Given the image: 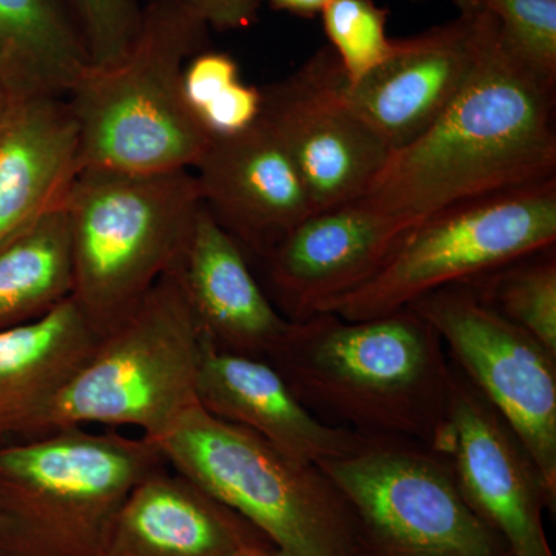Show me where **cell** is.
I'll return each instance as SVG.
<instances>
[{"label": "cell", "instance_id": "obj_22", "mask_svg": "<svg viewBox=\"0 0 556 556\" xmlns=\"http://www.w3.org/2000/svg\"><path fill=\"white\" fill-rule=\"evenodd\" d=\"M72 291V239L62 204L0 247V329L42 317Z\"/></svg>", "mask_w": 556, "mask_h": 556}, {"label": "cell", "instance_id": "obj_12", "mask_svg": "<svg viewBox=\"0 0 556 556\" xmlns=\"http://www.w3.org/2000/svg\"><path fill=\"white\" fill-rule=\"evenodd\" d=\"M437 452L447 457L468 506L511 556H555L544 514L555 515L556 496L515 431L455 364Z\"/></svg>", "mask_w": 556, "mask_h": 556}, {"label": "cell", "instance_id": "obj_24", "mask_svg": "<svg viewBox=\"0 0 556 556\" xmlns=\"http://www.w3.org/2000/svg\"><path fill=\"white\" fill-rule=\"evenodd\" d=\"M186 104L211 138L232 137L262 115V89L244 84L237 61L219 51L193 54L182 72Z\"/></svg>", "mask_w": 556, "mask_h": 556}, {"label": "cell", "instance_id": "obj_18", "mask_svg": "<svg viewBox=\"0 0 556 556\" xmlns=\"http://www.w3.org/2000/svg\"><path fill=\"white\" fill-rule=\"evenodd\" d=\"M181 274L203 339L219 351L268 361L291 321L260 287L243 249L204 204L182 255Z\"/></svg>", "mask_w": 556, "mask_h": 556}, {"label": "cell", "instance_id": "obj_32", "mask_svg": "<svg viewBox=\"0 0 556 556\" xmlns=\"http://www.w3.org/2000/svg\"><path fill=\"white\" fill-rule=\"evenodd\" d=\"M9 104V100H7L5 91H3L2 86H0V113L3 112V109Z\"/></svg>", "mask_w": 556, "mask_h": 556}, {"label": "cell", "instance_id": "obj_4", "mask_svg": "<svg viewBox=\"0 0 556 556\" xmlns=\"http://www.w3.org/2000/svg\"><path fill=\"white\" fill-rule=\"evenodd\" d=\"M166 464L149 438L109 428L0 442V522L17 556H104L126 497Z\"/></svg>", "mask_w": 556, "mask_h": 556}, {"label": "cell", "instance_id": "obj_21", "mask_svg": "<svg viewBox=\"0 0 556 556\" xmlns=\"http://www.w3.org/2000/svg\"><path fill=\"white\" fill-rule=\"evenodd\" d=\"M89 67L65 0H0V86L9 102L67 98Z\"/></svg>", "mask_w": 556, "mask_h": 556}, {"label": "cell", "instance_id": "obj_20", "mask_svg": "<svg viewBox=\"0 0 556 556\" xmlns=\"http://www.w3.org/2000/svg\"><path fill=\"white\" fill-rule=\"evenodd\" d=\"M98 338L72 298L42 317L0 329V442L38 437L54 399Z\"/></svg>", "mask_w": 556, "mask_h": 556}, {"label": "cell", "instance_id": "obj_31", "mask_svg": "<svg viewBox=\"0 0 556 556\" xmlns=\"http://www.w3.org/2000/svg\"><path fill=\"white\" fill-rule=\"evenodd\" d=\"M0 556H17L2 522H0Z\"/></svg>", "mask_w": 556, "mask_h": 556}, {"label": "cell", "instance_id": "obj_27", "mask_svg": "<svg viewBox=\"0 0 556 556\" xmlns=\"http://www.w3.org/2000/svg\"><path fill=\"white\" fill-rule=\"evenodd\" d=\"M86 43L91 67L118 62L137 38L142 10L139 0H65Z\"/></svg>", "mask_w": 556, "mask_h": 556}, {"label": "cell", "instance_id": "obj_11", "mask_svg": "<svg viewBox=\"0 0 556 556\" xmlns=\"http://www.w3.org/2000/svg\"><path fill=\"white\" fill-rule=\"evenodd\" d=\"M346 76L331 47L262 89V118L303 179L314 212L356 203L391 150L350 108Z\"/></svg>", "mask_w": 556, "mask_h": 556}, {"label": "cell", "instance_id": "obj_9", "mask_svg": "<svg viewBox=\"0 0 556 556\" xmlns=\"http://www.w3.org/2000/svg\"><path fill=\"white\" fill-rule=\"evenodd\" d=\"M555 241L556 177L467 201L409 229L375 276L317 314L386 316L437 289L555 248Z\"/></svg>", "mask_w": 556, "mask_h": 556}, {"label": "cell", "instance_id": "obj_28", "mask_svg": "<svg viewBox=\"0 0 556 556\" xmlns=\"http://www.w3.org/2000/svg\"><path fill=\"white\" fill-rule=\"evenodd\" d=\"M218 30H237L257 20L260 0H179Z\"/></svg>", "mask_w": 556, "mask_h": 556}, {"label": "cell", "instance_id": "obj_17", "mask_svg": "<svg viewBox=\"0 0 556 556\" xmlns=\"http://www.w3.org/2000/svg\"><path fill=\"white\" fill-rule=\"evenodd\" d=\"M203 342L197 399L212 416L248 428L288 455L316 466L361 444L362 433L314 416L265 358L226 353Z\"/></svg>", "mask_w": 556, "mask_h": 556}, {"label": "cell", "instance_id": "obj_26", "mask_svg": "<svg viewBox=\"0 0 556 556\" xmlns=\"http://www.w3.org/2000/svg\"><path fill=\"white\" fill-rule=\"evenodd\" d=\"M320 14L348 84L367 76L394 49L387 36L388 11L372 0H331Z\"/></svg>", "mask_w": 556, "mask_h": 556}, {"label": "cell", "instance_id": "obj_7", "mask_svg": "<svg viewBox=\"0 0 556 556\" xmlns=\"http://www.w3.org/2000/svg\"><path fill=\"white\" fill-rule=\"evenodd\" d=\"M203 336L181 262L109 331L54 399L39 434L65 428H135L155 442L199 404Z\"/></svg>", "mask_w": 556, "mask_h": 556}, {"label": "cell", "instance_id": "obj_30", "mask_svg": "<svg viewBox=\"0 0 556 556\" xmlns=\"http://www.w3.org/2000/svg\"><path fill=\"white\" fill-rule=\"evenodd\" d=\"M237 556H285L273 544H268V546L249 548V551L243 552V554Z\"/></svg>", "mask_w": 556, "mask_h": 556}, {"label": "cell", "instance_id": "obj_6", "mask_svg": "<svg viewBox=\"0 0 556 556\" xmlns=\"http://www.w3.org/2000/svg\"><path fill=\"white\" fill-rule=\"evenodd\" d=\"M155 444L174 470L257 527L285 556H354L353 510L316 464L200 404Z\"/></svg>", "mask_w": 556, "mask_h": 556}, {"label": "cell", "instance_id": "obj_1", "mask_svg": "<svg viewBox=\"0 0 556 556\" xmlns=\"http://www.w3.org/2000/svg\"><path fill=\"white\" fill-rule=\"evenodd\" d=\"M460 13V11H459ZM479 21L466 86L419 138L393 150L356 203L415 228L445 208L556 177L555 89Z\"/></svg>", "mask_w": 556, "mask_h": 556}, {"label": "cell", "instance_id": "obj_2", "mask_svg": "<svg viewBox=\"0 0 556 556\" xmlns=\"http://www.w3.org/2000/svg\"><path fill=\"white\" fill-rule=\"evenodd\" d=\"M268 362L324 422L433 450L444 438L452 358L413 306L368 320L291 321Z\"/></svg>", "mask_w": 556, "mask_h": 556}, {"label": "cell", "instance_id": "obj_10", "mask_svg": "<svg viewBox=\"0 0 556 556\" xmlns=\"http://www.w3.org/2000/svg\"><path fill=\"white\" fill-rule=\"evenodd\" d=\"M409 306L437 329L453 364L504 417L556 496V357L468 283Z\"/></svg>", "mask_w": 556, "mask_h": 556}, {"label": "cell", "instance_id": "obj_15", "mask_svg": "<svg viewBox=\"0 0 556 556\" xmlns=\"http://www.w3.org/2000/svg\"><path fill=\"white\" fill-rule=\"evenodd\" d=\"M479 56V21L456 20L407 39H394L382 64L345 87L350 108L391 152L430 129L466 86Z\"/></svg>", "mask_w": 556, "mask_h": 556}, {"label": "cell", "instance_id": "obj_5", "mask_svg": "<svg viewBox=\"0 0 556 556\" xmlns=\"http://www.w3.org/2000/svg\"><path fill=\"white\" fill-rule=\"evenodd\" d=\"M201 204L192 170H80L64 201L70 298L98 334L123 320L181 262Z\"/></svg>", "mask_w": 556, "mask_h": 556}, {"label": "cell", "instance_id": "obj_25", "mask_svg": "<svg viewBox=\"0 0 556 556\" xmlns=\"http://www.w3.org/2000/svg\"><path fill=\"white\" fill-rule=\"evenodd\" d=\"M457 11L485 13L504 47L556 87V0H450Z\"/></svg>", "mask_w": 556, "mask_h": 556}, {"label": "cell", "instance_id": "obj_13", "mask_svg": "<svg viewBox=\"0 0 556 556\" xmlns=\"http://www.w3.org/2000/svg\"><path fill=\"white\" fill-rule=\"evenodd\" d=\"M192 174L204 207L258 260L316 214L294 161L262 115L240 134L212 138Z\"/></svg>", "mask_w": 556, "mask_h": 556}, {"label": "cell", "instance_id": "obj_23", "mask_svg": "<svg viewBox=\"0 0 556 556\" xmlns=\"http://www.w3.org/2000/svg\"><path fill=\"white\" fill-rule=\"evenodd\" d=\"M479 298L556 357L555 248L468 280Z\"/></svg>", "mask_w": 556, "mask_h": 556}, {"label": "cell", "instance_id": "obj_14", "mask_svg": "<svg viewBox=\"0 0 556 556\" xmlns=\"http://www.w3.org/2000/svg\"><path fill=\"white\" fill-rule=\"evenodd\" d=\"M409 229L361 203L309 215L262 260L270 300L289 321L316 316L375 276Z\"/></svg>", "mask_w": 556, "mask_h": 556}, {"label": "cell", "instance_id": "obj_3", "mask_svg": "<svg viewBox=\"0 0 556 556\" xmlns=\"http://www.w3.org/2000/svg\"><path fill=\"white\" fill-rule=\"evenodd\" d=\"M207 28L179 0H152L127 53L108 67L90 65L67 97L83 169H193L212 138L186 104L182 72L206 50Z\"/></svg>", "mask_w": 556, "mask_h": 556}, {"label": "cell", "instance_id": "obj_8", "mask_svg": "<svg viewBox=\"0 0 556 556\" xmlns=\"http://www.w3.org/2000/svg\"><path fill=\"white\" fill-rule=\"evenodd\" d=\"M354 515V556H511L460 493L447 457L412 439L362 434L318 466Z\"/></svg>", "mask_w": 556, "mask_h": 556}, {"label": "cell", "instance_id": "obj_16", "mask_svg": "<svg viewBox=\"0 0 556 556\" xmlns=\"http://www.w3.org/2000/svg\"><path fill=\"white\" fill-rule=\"evenodd\" d=\"M268 544L257 527L166 464L126 497L104 556H237Z\"/></svg>", "mask_w": 556, "mask_h": 556}, {"label": "cell", "instance_id": "obj_29", "mask_svg": "<svg viewBox=\"0 0 556 556\" xmlns=\"http://www.w3.org/2000/svg\"><path fill=\"white\" fill-rule=\"evenodd\" d=\"M268 2L274 9L311 17L320 14L331 0H268Z\"/></svg>", "mask_w": 556, "mask_h": 556}, {"label": "cell", "instance_id": "obj_19", "mask_svg": "<svg viewBox=\"0 0 556 556\" xmlns=\"http://www.w3.org/2000/svg\"><path fill=\"white\" fill-rule=\"evenodd\" d=\"M83 170L67 98L11 101L0 113V247L62 206Z\"/></svg>", "mask_w": 556, "mask_h": 556}]
</instances>
